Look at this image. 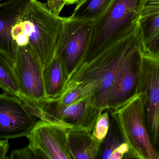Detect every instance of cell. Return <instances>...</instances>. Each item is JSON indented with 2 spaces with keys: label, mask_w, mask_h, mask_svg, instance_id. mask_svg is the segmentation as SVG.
Wrapping results in <instances>:
<instances>
[{
  "label": "cell",
  "mask_w": 159,
  "mask_h": 159,
  "mask_svg": "<svg viewBox=\"0 0 159 159\" xmlns=\"http://www.w3.org/2000/svg\"><path fill=\"white\" fill-rule=\"evenodd\" d=\"M143 51L139 21L116 42L91 58L79 62L69 75L64 91L59 96L76 86L89 85L95 91L100 110H107L108 94L116 77L129 61Z\"/></svg>",
  "instance_id": "obj_1"
},
{
  "label": "cell",
  "mask_w": 159,
  "mask_h": 159,
  "mask_svg": "<svg viewBox=\"0 0 159 159\" xmlns=\"http://www.w3.org/2000/svg\"><path fill=\"white\" fill-rule=\"evenodd\" d=\"M16 22L44 69L55 56L64 17L51 11L47 4L38 0H30Z\"/></svg>",
  "instance_id": "obj_2"
},
{
  "label": "cell",
  "mask_w": 159,
  "mask_h": 159,
  "mask_svg": "<svg viewBox=\"0 0 159 159\" xmlns=\"http://www.w3.org/2000/svg\"><path fill=\"white\" fill-rule=\"evenodd\" d=\"M145 95L135 92L128 99L111 111L125 142L129 146V158L159 159L152 145L145 115Z\"/></svg>",
  "instance_id": "obj_3"
},
{
  "label": "cell",
  "mask_w": 159,
  "mask_h": 159,
  "mask_svg": "<svg viewBox=\"0 0 159 159\" xmlns=\"http://www.w3.org/2000/svg\"><path fill=\"white\" fill-rule=\"evenodd\" d=\"M142 1L113 0L95 21L89 44L79 62L94 56L127 33L139 21Z\"/></svg>",
  "instance_id": "obj_4"
},
{
  "label": "cell",
  "mask_w": 159,
  "mask_h": 159,
  "mask_svg": "<svg viewBox=\"0 0 159 159\" xmlns=\"http://www.w3.org/2000/svg\"><path fill=\"white\" fill-rule=\"evenodd\" d=\"M22 101L33 116L67 129H84L92 133L98 116L103 112L94 96L70 105L51 98L41 101Z\"/></svg>",
  "instance_id": "obj_5"
},
{
  "label": "cell",
  "mask_w": 159,
  "mask_h": 159,
  "mask_svg": "<svg viewBox=\"0 0 159 159\" xmlns=\"http://www.w3.org/2000/svg\"><path fill=\"white\" fill-rule=\"evenodd\" d=\"M135 92L145 95V115L152 145L159 153V57L142 52Z\"/></svg>",
  "instance_id": "obj_6"
},
{
  "label": "cell",
  "mask_w": 159,
  "mask_h": 159,
  "mask_svg": "<svg viewBox=\"0 0 159 159\" xmlns=\"http://www.w3.org/2000/svg\"><path fill=\"white\" fill-rule=\"evenodd\" d=\"M95 20L64 17L55 56L63 62L69 74L82 57L92 37Z\"/></svg>",
  "instance_id": "obj_7"
},
{
  "label": "cell",
  "mask_w": 159,
  "mask_h": 159,
  "mask_svg": "<svg viewBox=\"0 0 159 159\" xmlns=\"http://www.w3.org/2000/svg\"><path fill=\"white\" fill-rule=\"evenodd\" d=\"M26 138L35 159H73L65 127L40 120Z\"/></svg>",
  "instance_id": "obj_8"
},
{
  "label": "cell",
  "mask_w": 159,
  "mask_h": 159,
  "mask_svg": "<svg viewBox=\"0 0 159 159\" xmlns=\"http://www.w3.org/2000/svg\"><path fill=\"white\" fill-rule=\"evenodd\" d=\"M13 68L22 93L19 99L41 101L48 98L43 67L29 44L19 46Z\"/></svg>",
  "instance_id": "obj_9"
},
{
  "label": "cell",
  "mask_w": 159,
  "mask_h": 159,
  "mask_svg": "<svg viewBox=\"0 0 159 159\" xmlns=\"http://www.w3.org/2000/svg\"><path fill=\"white\" fill-rule=\"evenodd\" d=\"M18 97L5 93L0 95V139L26 137L37 123Z\"/></svg>",
  "instance_id": "obj_10"
},
{
  "label": "cell",
  "mask_w": 159,
  "mask_h": 159,
  "mask_svg": "<svg viewBox=\"0 0 159 159\" xmlns=\"http://www.w3.org/2000/svg\"><path fill=\"white\" fill-rule=\"evenodd\" d=\"M30 0H8L0 5V54L14 65L19 47L12 38L11 30L17 17Z\"/></svg>",
  "instance_id": "obj_11"
},
{
  "label": "cell",
  "mask_w": 159,
  "mask_h": 159,
  "mask_svg": "<svg viewBox=\"0 0 159 159\" xmlns=\"http://www.w3.org/2000/svg\"><path fill=\"white\" fill-rule=\"evenodd\" d=\"M142 52L129 61L116 77L108 94L107 110L117 107L134 93L138 80Z\"/></svg>",
  "instance_id": "obj_12"
},
{
  "label": "cell",
  "mask_w": 159,
  "mask_h": 159,
  "mask_svg": "<svg viewBox=\"0 0 159 159\" xmlns=\"http://www.w3.org/2000/svg\"><path fill=\"white\" fill-rule=\"evenodd\" d=\"M67 132L73 159H98L101 143L93 138L92 132L84 129H67Z\"/></svg>",
  "instance_id": "obj_13"
},
{
  "label": "cell",
  "mask_w": 159,
  "mask_h": 159,
  "mask_svg": "<svg viewBox=\"0 0 159 159\" xmlns=\"http://www.w3.org/2000/svg\"><path fill=\"white\" fill-rule=\"evenodd\" d=\"M43 80L48 98H55L64 91L68 74L61 59L55 56L43 69Z\"/></svg>",
  "instance_id": "obj_14"
},
{
  "label": "cell",
  "mask_w": 159,
  "mask_h": 159,
  "mask_svg": "<svg viewBox=\"0 0 159 159\" xmlns=\"http://www.w3.org/2000/svg\"><path fill=\"white\" fill-rule=\"evenodd\" d=\"M113 0H80L71 18L81 20H96L108 9Z\"/></svg>",
  "instance_id": "obj_15"
},
{
  "label": "cell",
  "mask_w": 159,
  "mask_h": 159,
  "mask_svg": "<svg viewBox=\"0 0 159 159\" xmlns=\"http://www.w3.org/2000/svg\"><path fill=\"white\" fill-rule=\"evenodd\" d=\"M13 66L9 60L0 54V87L4 93L20 98L22 93Z\"/></svg>",
  "instance_id": "obj_16"
},
{
  "label": "cell",
  "mask_w": 159,
  "mask_h": 159,
  "mask_svg": "<svg viewBox=\"0 0 159 159\" xmlns=\"http://www.w3.org/2000/svg\"><path fill=\"white\" fill-rule=\"evenodd\" d=\"M119 130L116 122L111 117L110 120V126L107 135L101 145L100 154L98 159H110L114 151L125 142Z\"/></svg>",
  "instance_id": "obj_17"
},
{
  "label": "cell",
  "mask_w": 159,
  "mask_h": 159,
  "mask_svg": "<svg viewBox=\"0 0 159 159\" xmlns=\"http://www.w3.org/2000/svg\"><path fill=\"white\" fill-rule=\"evenodd\" d=\"M143 46L159 35V12L139 19Z\"/></svg>",
  "instance_id": "obj_18"
},
{
  "label": "cell",
  "mask_w": 159,
  "mask_h": 159,
  "mask_svg": "<svg viewBox=\"0 0 159 159\" xmlns=\"http://www.w3.org/2000/svg\"><path fill=\"white\" fill-rule=\"evenodd\" d=\"M107 111H104L98 116L92 132L93 138L101 143L106 138L110 126V119Z\"/></svg>",
  "instance_id": "obj_19"
},
{
  "label": "cell",
  "mask_w": 159,
  "mask_h": 159,
  "mask_svg": "<svg viewBox=\"0 0 159 159\" xmlns=\"http://www.w3.org/2000/svg\"><path fill=\"white\" fill-rule=\"evenodd\" d=\"M159 12V0H151L141 8L139 19L145 18Z\"/></svg>",
  "instance_id": "obj_20"
},
{
  "label": "cell",
  "mask_w": 159,
  "mask_h": 159,
  "mask_svg": "<svg viewBox=\"0 0 159 159\" xmlns=\"http://www.w3.org/2000/svg\"><path fill=\"white\" fill-rule=\"evenodd\" d=\"M10 159H35L32 151L28 145L22 148L13 150L10 155Z\"/></svg>",
  "instance_id": "obj_21"
},
{
  "label": "cell",
  "mask_w": 159,
  "mask_h": 159,
  "mask_svg": "<svg viewBox=\"0 0 159 159\" xmlns=\"http://www.w3.org/2000/svg\"><path fill=\"white\" fill-rule=\"evenodd\" d=\"M143 52L159 57V35L143 46Z\"/></svg>",
  "instance_id": "obj_22"
},
{
  "label": "cell",
  "mask_w": 159,
  "mask_h": 159,
  "mask_svg": "<svg viewBox=\"0 0 159 159\" xmlns=\"http://www.w3.org/2000/svg\"><path fill=\"white\" fill-rule=\"evenodd\" d=\"M46 4L51 11L59 15L66 3L63 0H48Z\"/></svg>",
  "instance_id": "obj_23"
},
{
  "label": "cell",
  "mask_w": 159,
  "mask_h": 159,
  "mask_svg": "<svg viewBox=\"0 0 159 159\" xmlns=\"http://www.w3.org/2000/svg\"><path fill=\"white\" fill-rule=\"evenodd\" d=\"M9 139H0V159H10L8 152L10 149Z\"/></svg>",
  "instance_id": "obj_24"
},
{
  "label": "cell",
  "mask_w": 159,
  "mask_h": 159,
  "mask_svg": "<svg viewBox=\"0 0 159 159\" xmlns=\"http://www.w3.org/2000/svg\"><path fill=\"white\" fill-rule=\"evenodd\" d=\"M66 3V5H72L77 3L80 0H63Z\"/></svg>",
  "instance_id": "obj_25"
},
{
  "label": "cell",
  "mask_w": 159,
  "mask_h": 159,
  "mask_svg": "<svg viewBox=\"0 0 159 159\" xmlns=\"http://www.w3.org/2000/svg\"><path fill=\"white\" fill-rule=\"evenodd\" d=\"M150 1H151V0H143V1H142V4H143V6H144V5H145L147 2H148ZM143 6H142V7H143Z\"/></svg>",
  "instance_id": "obj_26"
},
{
  "label": "cell",
  "mask_w": 159,
  "mask_h": 159,
  "mask_svg": "<svg viewBox=\"0 0 159 159\" xmlns=\"http://www.w3.org/2000/svg\"><path fill=\"white\" fill-rule=\"evenodd\" d=\"M3 0H0V1L2 2Z\"/></svg>",
  "instance_id": "obj_27"
}]
</instances>
